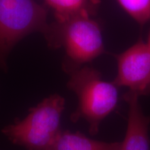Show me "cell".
<instances>
[{
  "mask_svg": "<svg viewBox=\"0 0 150 150\" xmlns=\"http://www.w3.org/2000/svg\"><path fill=\"white\" fill-rule=\"evenodd\" d=\"M117 76L113 83L127 87L140 97L150 95V49L141 39L122 53L115 55Z\"/></svg>",
  "mask_w": 150,
  "mask_h": 150,
  "instance_id": "cell-5",
  "label": "cell"
},
{
  "mask_svg": "<svg viewBox=\"0 0 150 150\" xmlns=\"http://www.w3.org/2000/svg\"><path fill=\"white\" fill-rule=\"evenodd\" d=\"M68 88L76 94L78 106L70 116L76 122L84 119L91 135L98 133L99 125L115 109L119 101L118 87L113 82L103 80L100 72L84 65L68 74Z\"/></svg>",
  "mask_w": 150,
  "mask_h": 150,
  "instance_id": "cell-2",
  "label": "cell"
},
{
  "mask_svg": "<svg viewBox=\"0 0 150 150\" xmlns=\"http://www.w3.org/2000/svg\"><path fill=\"white\" fill-rule=\"evenodd\" d=\"M88 14H79L50 24L45 36L51 47H63V68L67 74L84 66L105 50L101 27Z\"/></svg>",
  "mask_w": 150,
  "mask_h": 150,
  "instance_id": "cell-1",
  "label": "cell"
},
{
  "mask_svg": "<svg viewBox=\"0 0 150 150\" xmlns=\"http://www.w3.org/2000/svg\"><path fill=\"white\" fill-rule=\"evenodd\" d=\"M119 4L140 26L150 22V0H117Z\"/></svg>",
  "mask_w": 150,
  "mask_h": 150,
  "instance_id": "cell-9",
  "label": "cell"
},
{
  "mask_svg": "<svg viewBox=\"0 0 150 150\" xmlns=\"http://www.w3.org/2000/svg\"><path fill=\"white\" fill-rule=\"evenodd\" d=\"M121 142H106L89 138L80 132L61 131L51 150H120Z\"/></svg>",
  "mask_w": 150,
  "mask_h": 150,
  "instance_id": "cell-7",
  "label": "cell"
},
{
  "mask_svg": "<svg viewBox=\"0 0 150 150\" xmlns=\"http://www.w3.org/2000/svg\"><path fill=\"white\" fill-rule=\"evenodd\" d=\"M65 99L54 94L30 109L20 121L6 127L2 134L15 145L27 150H51L61 129Z\"/></svg>",
  "mask_w": 150,
  "mask_h": 150,
  "instance_id": "cell-3",
  "label": "cell"
},
{
  "mask_svg": "<svg viewBox=\"0 0 150 150\" xmlns=\"http://www.w3.org/2000/svg\"><path fill=\"white\" fill-rule=\"evenodd\" d=\"M50 24L47 9L34 0H0V68H6V58L17 42L33 32L45 36Z\"/></svg>",
  "mask_w": 150,
  "mask_h": 150,
  "instance_id": "cell-4",
  "label": "cell"
},
{
  "mask_svg": "<svg viewBox=\"0 0 150 150\" xmlns=\"http://www.w3.org/2000/svg\"><path fill=\"white\" fill-rule=\"evenodd\" d=\"M54 11L56 20H64L79 14L94 16L99 4V0H45Z\"/></svg>",
  "mask_w": 150,
  "mask_h": 150,
  "instance_id": "cell-8",
  "label": "cell"
},
{
  "mask_svg": "<svg viewBox=\"0 0 150 150\" xmlns=\"http://www.w3.org/2000/svg\"><path fill=\"white\" fill-rule=\"evenodd\" d=\"M147 45L148 46H149V47L150 49V33H149V40H148V42H147Z\"/></svg>",
  "mask_w": 150,
  "mask_h": 150,
  "instance_id": "cell-10",
  "label": "cell"
},
{
  "mask_svg": "<svg viewBox=\"0 0 150 150\" xmlns=\"http://www.w3.org/2000/svg\"><path fill=\"white\" fill-rule=\"evenodd\" d=\"M123 98L129 105L126 134L120 150H150L148 135L150 117L142 112L139 97L127 92Z\"/></svg>",
  "mask_w": 150,
  "mask_h": 150,
  "instance_id": "cell-6",
  "label": "cell"
}]
</instances>
